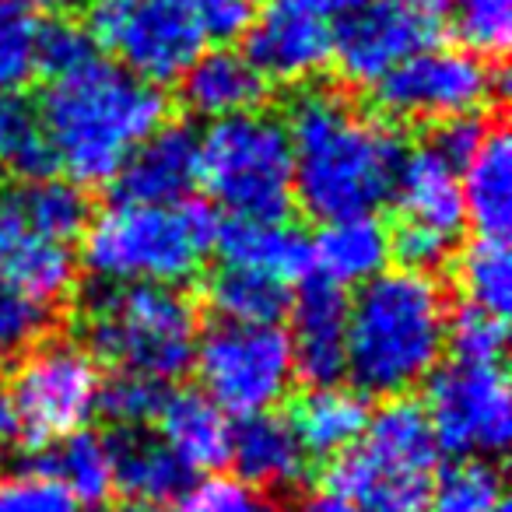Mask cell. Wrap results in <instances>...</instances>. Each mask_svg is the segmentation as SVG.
<instances>
[{
	"label": "cell",
	"mask_w": 512,
	"mask_h": 512,
	"mask_svg": "<svg viewBox=\"0 0 512 512\" xmlns=\"http://www.w3.org/2000/svg\"><path fill=\"white\" fill-rule=\"evenodd\" d=\"M309 260L316 267V278H323L327 285L341 288V292L362 288L386 271L390 232L376 214L323 221L316 239L309 242Z\"/></svg>",
	"instance_id": "20"
},
{
	"label": "cell",
	"mask_w": 512,
	"mask_h": 512,
	"mask_svg": "<svg viewBox=\"0 0 512 512\" xmlns=\"http://www.w3.org/2000/svg\"><path fill=\"white\" fill-rule=\"evenodd\" d=\"M165 404V386L151 383L144 376H130V372H116L109 383L99 386V407L120 432H141L144 425L158 418Z\"/></svg>",
	"instance_id": "36"
},
{
	"label": "cell",
	"mask_w": 512,
	"mask_h": 512,
	"mask_svg": "<svg viewBox=\"0 0 512 512\" xmlns=\"http://www.w3.org/2000/svg\"><path fill=\"white\" fill-rule=\"evenodd\" d=\"M29 8H46V11H60L67 8V4H74V0H25Z\"/></svg>",
	"instance_id": "47"
},
{
	"label": "cell",
	"mask_w": 512,
	"mask_h": 512,
	"mask_svg": "<svg viewBox=\"0 0 512 512\" xmlns=\"http://www.w3.org/2000/svg\"><path fill=\"white\" fill-rule=\"evenodd\" d=\"M369 4H376V0H323V15H337V18H344V15H355V11H362V8H369Z\"/></svg>",
	"instance_id": "46"
},
{
	"label": "cell",
	"mask_w": 512,
	"mask_h": 512,
	"mask_svg": "<svg viewBox=\"0 0 512 512\" xmlns=\"http://www.w3.org/2000/svg\"><path fill=\"white\" fill-rule=\"evenodd\" d=\"M197 183L232 218L285 221L295 204L285 123L264 109L214 120L197 137Z\"/></svg>",
	"instance_id": "6"
},
{
	"label": "cell",
	"mask_w": 512,
	"mask_h": 512,
	"mask_svg": "<svg viewBox=\"0 0 512 512\" xmlns=\"http://www.w3.org/2000/svg\"><path fill=\"white\" fill-rule=\"evenodd\" d=\"M228 463L235 477L260 491H288L306 477L309 456L295 435L292 421L281 414H253L232 428Z\"/></svg>",
	"instance_id": "19"
},
{
	"label": "cell",
	"mask_w": 512,
	"mask_h": 512,
	"mask_svg": "<svg viewBox=\"0 0 512 512\" xmlns=\"http://www.w3.org/2000/svg\"><path fill=\"white\" fill-rule=\"evenodd\" d=\"M439 467V439L425 407L411 397L386 400L369 414L358 446L334 456L323 491L362 509L418 505Z\"/></svg>",
	"instance_id": "7"
},
{
	"label": "cell",
	"mask_w": 512,
	"mask_h": 512,
	"mask_svg": "<svg viewBox=\"0 0 512 512\" xmlns=\"http://www.w3.org/2000/svg\"><path fill=\"white\" fill-rule=\"evenodd\" d=\"M225 264L246 267V271L274 278L281 285L306 278L313 267L309 260V239L288 221H242L228 218L218 225V242Z\"/></svg>",
	"instance_id": "23"
},
{
	"label": "cell",
	"mask_w": 512,
	"mask_h": 512,
	"mask_svg": "<svg viewBox=\"0 0 512 512\" xmlns=\"http://www.w3.org/2000/svg\"><path fill=\"white\" fill-rule=\"evenodd\" d=\"M207 302L228 323H278L292 306V292L264 274L221 264L207 281Z\"/></svg>",
	"instance_id": "29"
},
{
	"label": "cell",
	"mask_w": 512,
	"mask_h": 512,
	"mask_svg": "<svg viewBox=\"0 0 512 512\" xmlns=\"http://www.w3.org/2000/svg\"><path fill=\"white\" fill-rule=\"evenodd\" d=\"M172 512H274V502L267 491L239 477L211 474L186 484L183 495L172 502Z\"/></svg>",
	"instance_id": "37"
},
{
	"label": "cell",
	"mask_w": 512,
	"mask_h": 512,
	"mask_svg": "<svg viewBox=\"0 0 512 512\" xmlns=\"http://www.w3.org/2000/svg\"><path fill=\"white\" fill-rule=\"evenodd\" d=\"M453 249H456L453 239L414 225H397V232L390 235V256H397L400 271L428 274V278L453 260Z\"/></svg>",
	"instance_id": "41"
},
{
	"label": "cell",
	"mask_w": 512,
	"mask_h": 512,
	"mask_svg": "<svg viewBox=\"0 0 512 512\" xmlns=\"http://www.w3.org/2000/svg\"><path fill=\"white\" fill-rule=\"evenodd\" d=\"M292 4H302V8H313V11L323 8V0H292ZM320 15H323V11H320Z\"/></svg>",
	"instance_id": "49"
},
{
	"label": "cell",
	"mask_w": 512,
	"mask_h": 512,
	"mask_svg": "<svg viewBox=\"0 0 512 512\" xmlns=\"http://www.w3.org/2000/svg\"><path fill=\"white\" fill-rule=\"evenodd\" d=\"M460 285L467 302L505 316L512 309V253L505 239L470 242L460 256Z\"/></svg>",
	"instance_id": "31"
},
{
	"label": "cell",
	"mask_w": 512,
	"mask_h": 512,
	"mask_svg": "<svg viewBox=\"0 0 512 512\" xmlns=\"http://www.w3.org/2000/svg\"><path fill=\"white\" fill-rule=\"evenodd\" d=\"M495 512H509V505H505V502H502V505H498V509H495Z\"/></svg>",
	"instance_id": "51"
},
{
	"label": "cell",
	"mask_w": 512,
	"mask_h": 512,
	"mask_svg": "<svg viewBox=\"0 0 512 512\" xmlns=\"http://www.w3.org/2000/svg\"><path fill=\"white\" fill-rule=\"evenodd\" d=\"M39 113L67 176L74 183H109L137 144L165 123L169 102L162 88L95 57L64 78H50Z\"/></svg>",
	"instance_id": "2"
},
{
	"label": "cell",
	"mask_w": 512,
	"mask_h": 512,
	"mask_svg": "<svg viewBox=\"0 0 512 512\" xmlns=\"http://www.w3.org/2000/svg\"><path fill=\"white\" fill-rule=\"evenodd\" d=\"M369 397L355 390V386H313L306 397L295 404L292 421L295 435H299L306 456H320V460H334V456L348 453L358 446L365 425H369Z\"/></svg>",
	"instance_id": "25"
},
{
	"label": "cell",
	"mask_w": 512,
	"mask_h": 512,
	"mask_svg": "<svg viewBox=\"0 0 512 512\" xmlns=\"http://www.w3.org/2000/svg\"><path fill=\"white\" fill-rule=\"evenodd\" d=\"M246 60L264 81L302 85L330 64L327 15L278 0L253 18L246 29Z\"/></svg>",
	"instance_id": "14"
},
{
	"label": "cell",
	"mask_w": 512,
	"mask_h": 512,
	"mask_svg": "<svg viewBox=\"0 0 512 512\" xmlns=\"http://www.w3.org/2000/svg\"><path fill=\"white\" fill-rule=\"evenodd\" d=\"M183 102L193 116L204 120H225V116L253 113L267 95V81L260 78L246 53L235 50H204L183 78Z\"/></svg>",
	"instance_id": "21"
},
{
	"label": "cell",
	"mask_w": 512,
	"mask_h": 512,
	"mask_svg": "<svg viewBox=\"0 0 512 512\" xmlns=\"http://www.w3.org/2000/svg\"><path fill=\"white\" fill-rule=\"evenodd\" d=\"M463 211L481 239H505L512 228V141L488 127L481 148L460 169Z\"/></svg>",
	"instance_id": "24"
},
{
	"label": "cell",
	"mask_w": 512,
	"mask_h": 512,
	"mask_svg": "<svg viewBox=\"0 0 512 512\" xmlns=\"http://www.w3.org/2000/svg\"><path fill=\"white\" fill-rule=\"evenodd\" d=\"M36 11L25 0H0V95L22 92L36 74Z\"/></svg>",
	"instance_id": "33"
},
{
	"label": "cell",
	"mask_w": 512,
	"mask_h": 512,
	"mask_svg": "<svg viewBox=\"0 0 512 512\" xmlns=\"http://www.w3.org/2000/svg\"><path fill=\"white\" fill-rule=\"evenodd\" d=\"M295 200L320 221L365 218L393 200L404 141L341 92L306 88L288 106Z\"/></svg>",
	"instance_id": "1"
},
{
	"label": "cell",
	"mask_w": 512,
	"mask_h": 512,
	"mask_svg": "<svg viewBox=\"0 0 512 512\" xmlns=\"http://www.w3.org/2000/svg\"><path fill=\"white\" fill-rule=\"evenodd\" d=\"M193 365L200 393L235 418L274 411L295 379L292 341L278 323H211L197 337Z\"/></svg>",
	"instance_id": "8"
},
{
	"label": "cell",
	"mask_w": 512,
	"mask_h": 512,
	"mask_svg": "<svg viewBox=\"0 0 512 512\" xmlns=\"http://www.w3.org/2000/svg\"><path fill=\"white\" fill-rule=\"evenodd\" d=\"M299 512H369V509L348 502V498L330 495V491H316V495H309L306 502L299 505Z\"/></svg>",
	"instance_id": "45"
},
{
	"label": "cell",
	"mask_w": 512,
	"mask_h": 512,
	"mask_svg": "<svg viewBox=\"0 0 512 512\" xmlns=\"http://www.w3.org/2000/svg\"><path fill=\"white\" fill-rule=\"evenodd\" d=\"M197 306L179 288L99 285L81 299V348L116 372L172 383L193 369Z\"/></svg>",
	"instance_id": "5"
},
{
	"label": "cell",
	"mask_w": 512,
	"mask_h": 512,
	"mask_svg": "<svg viewBox=\"0 0 512 512\" xmlns=\"http://www.w3.org/2000/svg\"><path fill=\"white\" fill-rule=\"evenodd\" d=\"M50 327V309L25 299L18 288L0 278V358L25 355L32 344L43 341Z\"/></svg>",
	"instance_id": "38"
},
{
	"label": "cell",
	"mask_w": 512,
	"mask_h": 512,
	"mask_svg": "<svg viewBox=\"0 0 512 512\" xmlns=\"http://www.w3.org/2000/svg\"><path fill=\"white\" fill-rule=\"evenodd\" d=\"M204 39H235L253 25L260 0H186Z\"/></svg>",
	"instance_id": "42"
},
{
	"label": "cell",
	"mask_w": 512,
	"mask_h": 512,
	"mask_svg": "<svg viewBox=\"0 0 512 512\" xmlns=\"http://www.w3.org/2000/svg\"><path fill=\"white\" fill-rule=\"evenodd\" d=\"M0 512H85L53 477L11 474L0 477Z\"/></svg>",
	"instance_id": "40"
},
{
	"label": "cell",
	"mask_w": 512,
	"mask_h": 512,
	"mask_svg": "<svg viewBox=\"0 0 512 512\" xmlns=\"http://www.w3.org/2000/svg\"><path fill=\"white\" fill-rule=\"evenodd\" d=\"M46 453L39 456V474L53 477L81 509L92 505H106L109 495L116 491L113 477V446L106 435L99 432H78L64 435V439L43 446Z\"/></svg>",
	"instance_id": "27"
},
{
	"label": "cell",
	"mask_w": 512,
	"mask_h": 512,
	"mask_svg": "<svg viewBox=\"0 0 512 512\" xmlns=\"http://www.w3.org/2000/svg\"><path fill=\"white\" fill-rule=\"evenodd\" d=\"M218 225V211L204 200H116L88 221L81 235V260L99 285L179 288L200 274L218 242Z\"/></svg>",
	"instance_id": "4"
},
{
	"label": "cell",
	"mask_w": 512,
	"mask_h": 512,
	"mask_svg": "<svg viewBox=\"0 0 512 512\" xmlns=\"http://www.w3.org/2000/svg\"><path fill=\"white\" fill-rule=\"evenodd\" d=\"M158 439L169 446V453L186 470H214L228 463L232 449V421L228 414L204 397L200 390L165 393V404L158 411Z\"/></svg>",
	"instance_id": "22"
},
{
	"label": "cell",
	"mask_w": 512,
	"mask_h": 512,
	"mask_svg": "<svg viewBox=\"0 0 512 512\" xmlns=\"http://www.w3.org/2000/svg\"><path fill=\"white\" fill-rule=\"evenodd\" d=\"M484 134H488V123L481 116H456V120L439 123L435 137L428 141V148L435 151L439 158H446L456 172L474 158V151L481 148Z\"/></svg>",
	"instance_id": "43"
},
{
	"label": "cell",
	"mask_w": 512,
	"mask_h": 512,
	"mask_svg": "<svg viewBox=\"0 0 512 512\" xmlns=\"http://www.w3.org/2000/svg\"><path fill=\"white\" fill-rule=\"evenodd\" d=\"M116 512H155V509H148V505H134V502H130V505H123V509H116Z\"/></svg>",
	"instance_id": "50"
},
{
	"label": "cell",
	"mask_w": 512,
	"mask_h": 512,
	"mask_svg": "<svg viewBox=\"0 0 512 512\" xmlns=\"http://www.w3.org/2000/svg\"><path fill=\"white\" fill-rule=\"evenodd\" d=\"M369 512H418L414 505H386V509H369Z\"/></svg>",
	"instance_id": "48"
},
{
	"label": "cell",
	"mask_w": 512,
	"mask_h": 512,
	"mask_svg": "<svg viewBox=\"0 0 512 512\" xmlns=\"http://www.w3.org/2000/svg\"><path fill=\"white\" fill-rule=\"evenodd\" d=\"M88 36L116 67L162 88L204 53V32L186 0H95Z\"/></svg>",
	"instance_id": "9"
},
{
	"label": "cell",
	"mask_w": 512,
	"mask_h": 512,
	"mask_svg": "<svg viewBox=\"0 0 512 512\" xmlns=\"http://www.w3.org/2000/svg\"><path fill=\"white\" fill-rule=\"evenodd\" d=\"M18 204H22L25 218L53 242H64L71 246L74 239H81L92 221V204L81 193L78 183H67V179H39L29 183L25 190H18Z\"/></svg>",
	"instance_id": "30"
},
{
	"label": "cell",
	"mask_w": 512,
	"mask_h": 512,
	"mask_svg": "<svg viewBox=\"0 0 512 512\" xmlns=\"http://www.w3.org/2000/svg\"><path fill=\"white\" fill-rule=\"evenodd\" d=\"M0 169L25 183L50 179L57 169L39 102L22 92L0 95Z\"/></svg>",
	"instance_id": "28"
},
{
	"label": "cell",
	"mask_w": 512,
	"mask_h": 512,
	"mask_svg": "<svg viewBox=\"0 0 512 512\" xmlns=\"http://www.w3.org/2000/svg\"><path fill=\"white\" fill-rule=\"evenodd\" d=\"M449 0H376L330 29V60L355 88H376L439 39Z\"/></svg>",
	"instance_id": "13"
},
{
	"label": "cell",
	"mask_w": 512,
	"mask_h": 512,
	"mask_svg": "<svg viewBox=\"0 0 512 512\" xmlns=\"http://www.w3.org/2000/svg\"><path fill=\"white\" fill-rule=\"evenodd\" d=\"M99 365L74 341H39L11 379L18 425L32 446H50L85 428L99 407Z\"/></svg>",
	"instance_id": "11"
},
{
	"label": "cell",
	"mask_w": 512,
	"mask_h": 512,
	"mask_svg": "<svg viewBox=\"0 0 512 512\" xmlns=\"http://www.w3.org/2000/svg\"><path fill=\"white\" fill-rule=\"evenodd\" d=\"M95 43L81 25L74 22H57L39 25V39H36V71H46L50 78H64V74L85 67L88 60H95Z\"/></svg>",
	"instance_id": "39"
},
{
	"label": "cell",
	"mask_w": 512,
	"mask_h": 512,
	"mask_svg": "<svg viewBox=\"0 0 512 512\" xmlns=\"http://www.w3.org/2000/svg\"><path fill=\"white\" fill-rule=\"evenodd\" d=\"M120 200L183 204L197 186V134L183 123H162L120 169Z\"/></svg>",
	"instance_id": "17"
},
{
	"label": "cell",
	"mask_w": 512,
	"mask_h": 512,
	"mask_svg": "<svg viewBox=\"0 0 512 512\" xmlns=\"http://www.w3.org/2000/svg\"><path fill=\"white\" fill-rule=\"evenodd\" d=\"M348 292L309 278L292 299V358L295 376L309 386H334L348 372Z\"/></svg>",
	"instance_id": "16"
},
{
	"label": "cell",
	"mask_w": 512,
	"mask_h": 512,
	"mask_svg": "<svg viewBox=\"0 0 512 512\" xmlns=\"http://www.w3.org/2000/svg\"><path fill=\"white\" fill-rule=\"evenodd\" d=\"M456 36L477 57H502L512 36V0H449Z\"/></svg>",
	"instance_id": "35"
},
{
	"label": "cell",
	"mask_w": 512,
	"mask_h": 512,
	"mask_svg": "<svg viewBox=\"0 0 512 512\" xmlns=\"http://www.w3.org/2000/svg\"><path fill=\"white\" fill-rule=\"evenodd\" d=\"M449 302L435 278L383 271L348 306V376L362 397H407L446 351Z\"/></svg>",
	"instance_id": "3"
},
{
	"label": "cell",
	"mask_w": 512,
	"mask_h": 512,
	"mask_svg": "<svg viewBox=\"0 0 512 512\" xmlns=\"http://www.w3.org/2000/svg\"><path fill=\"white\" fill-rule=\"evenodd\" d=\"M113 446V477L116 488L134 505H165L176 502L190 484V470L169 453L162 439L141 432H120L109 439Z\"/></svg>",
	"instance_id": "26"
},
{
	"label": "cell",
	"mask_w": 512,
	"mask_h": 512,
	"mask_svg": "<svg viewBox=\"0 0 512 512\" xmlns=\"http://www.w3.org/2000/svg\"><path fill=\"white\" fill-rule=\"evenodd\" d=\"M425 414L439 449L477 460L505 453L512 435V390L502 365L453 362L425 379Z\"/></svg>",
	"instance_id": "12"
},
{
	"label": "cell",
	"mask_w": 512,
	"mask_h": 512,
	"mask_svg": "<svg viewBox=\"0 0 512 512\" xmlns=\"http://www.w3.org/2000/svg\"><path fill=\"white\" fill-rule=\"evenodd\" d=\"M78 256L25 218L18 193H0V278L43 309L71 295Z\"/></svg>",
	"instance_id": "15"
},
{
	"label": "cell",
	"mask_w": 512,
	"mask_h": 512,
	"mask_svg": "<svg viewBox=\"0 0 512 512\" xmlns=\"http://www.w3.org/2000/svg\"><path fill=\"white\" fill-rule=\"evenodd\" d=\"M428 512H495L502 505V477L484 460H460L428 484Z\"/></svg>",
	"instance_id": "32"
},
{
	"label": "cell",
	"mask_w": 512,
	"mask_h": 512,
	"mask_svg": "<svg viewBox=\"0 0 512 512\" xmlns=\"http://www.w3.org/2000/svg\"><path fill=\"white\" fill-rule=\"evenodd\" d=\"M18 435H22V425H18L15 400H11V383L4 379V372H0V449L15 446Z\"/></svg>",
	"instance_id": "44"
},
{
	"label": "cell",
	"mask_w": 512,
	"mask_h": 512,
	"mask_svg": "<svg viewBox=\"0 0 512 512\" xmlns=\"http://www.w3.org/2000/svg\"><path fill=\"white\" fill-rule=\"evenodd\" d=\"M502 92V78L470 50L428 46L390 71L376 85V102L390 120L446 123L456 116H481Z\"/></svg>",
	"instance_id": "10"
},
{
	"label": "cell",
	"mask_w": 512,
	"mask_h": 512,
	"mask_svg": "<svg viewBox=\"0 0 512 512\" xmlns=\"http://www.w3.org/2000/svg\"><path fill=\"white\" fill-rule=\"evenodd\" d=\"M505 316L488 313V309L463 302L449 309L446 316V344L453 348L456 362H477V365H498L505 355Z\"/></svg>",
	"instance_id": "34"
},
{
	"label": "cell",
	"mask_w": 512,
	"mask_h": 512,
	"mask_svg": "<svg viewBox=\"0 0 512 512\" xmlns=\"http://www.w3.org/2000/svg\"><path fill=\"white\" fill-rule=\"evenodd\" d=\"M393 200H397L400 225L425 228V232L460 242V232L467 225L460 172L446 158L435 155L432 148H418L404 155L397 186H393Z\"/></svg>",
	"instance_id": "18"
}]
</instances>
